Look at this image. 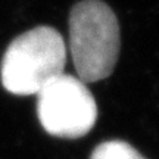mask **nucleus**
I'll return each instance as SVG.
<instances>
[{
    "mask_svg": "<svg viewBox=\"0 0 159 159\" xmlns=\"http://www.w3.org/2000/svg\"><path fill=\"white\" fill-rule=\"evenodd\" d=\"M119 24L102 0H83L69 13V50L78 78L96 83L114 72L119 56Z\"/></svg>",
    "mask_w": 159,
    "mask_h": 159,
    "instance_id": "nucleus-1",
    "label": "nucleus"
},
{
    "mask_svg": "<svg viewBox=\"0 0 159 159\" xmlns=\"http://www.w3.org/2000/svg\"><path fill=\"white\" fill-rule=\"evenodd\" d=\"M37 114L49 134L78 139L94 127L97 105L81 80L61 74L37 93Z\"/></svg>",
    "mask_w": 159,
    "mask_h": 159,
    "instance_id": "nucleus-3",
    "label": "nucleus"
},
{
    "mask_svg": "<svg viewBox=\"0 0 159 159\" xmlns=\"http://www.w3.org/2000/svg\"><path fill=\"white\" fill-rule=\"evenodd\" d=\"M90 159H146L131 144L121 140H112L99 144Z\"/></svg>",
    "mask_w": 159,
    "mask_h": 159,
    "instance_id": "nucleus-4",
    "label": "nucleus"
},
{
    "mask_svg": "<svg viewBox=\"0 0 159 159\" xmlns=\"http://www.w3.org/2000/svg\"><path fill=\"white\" fill-rule=\"evenodd\" d=\"M66 44L52 27H37L12 40L2 61V83L18 96L37 94L50 80L63 74Z\"/></svg>",
    "mask_w": 159,
    "mask_h": 159,
    "instance_id": "nucleus-2",
    "label": "nucleus"
}]
</instances>
